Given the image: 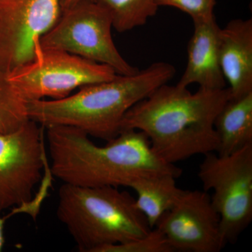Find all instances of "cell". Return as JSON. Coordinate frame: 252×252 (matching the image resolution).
<instances>
[{
  "label": "cell",
  "mask_w": 252,
  "mask_h": 252,
  "mask_svg": "<svg viewBox=\"0 0 252 252\" xmlns=\"http://www.w3.org/2000/svg\"><path fill=\"white\" fill-rule=\"evenodd\" d=\"M230 99L228 88L192 94L187 88L163 84L132 107L121 131L136 130L148 137L158 157L168 164L216 152L215 121Z\"/></svg>",
  "instance_id": "cell-1"
},
{
  "label": "cell",
  "mask_w": 252,
  "mask_h": 252,
  "mask_svg": "<svg viewBox=\"0 0 252 252\" xmlns=\"http://www.w3.org/2000/svg\"><path fill=\"white\" fill-rule=\"evenodd\" d=\"M53 175L63 183L85 187H129L145 176L182 170L158 157L143 132L123 130L102 147L76 127H45Z\"/></svg>",
  "instance_id": "cell-2"
},
{
  "label": "cell",
  "mask_w": 252,
  "mask_h": 252,
  "mask_svg": "<svg viewBox=\"0 0 252 252\" xmlns=\"http://www.w3.org/2000/svg\"><path fill=\"white\" fill-rule=\"evenodd\" d=\"M175 73L170 63H153L135 74H118L111 80L84 86L64 98L29 101L28 117L44 128L71 126L89 137L108 142L120 133L127 111L167 84Z\"/></svg>",
  "instance_id": "cell-3"
},
{
  "label": "cell",
  "mask_w": 252,
  "mask_h": 252,
  "mask_svg": "<svg viewBox=\"0 0 252 252\" xmlns=\"http://www.w3.org/2000/svg\"><path fill=\"white\" fill-rule=\"evenodd\" d=\"M56 215L81 252L142 238L152 228L135 198L118 187H85L63 183Z\"/></svg>",
  "instance_id": "cell-4"
},
{
  "label": "cell",
  "mask_w": 252,
  "mask_h": 252,
  "mask_svg": "<svg viewBox=\"0 0 252 252\" xmlns=\"http://www.w3.org/2000/svg\"><path fill=\"white\" fill-rule=\"evenodd\" d=\"M198 177L204 190L213 192L225 245L234 243L252 220V144L229 155L205 154Z\"/></svg>",
  "instance_id": "cell-5"
},
{
  "label": "cell",
  "mask_w": 252,
  "mask_h": 252,
  "mask_svg": "<svg viewBox=\"0 0 252 252\" xmlns=\"http://www.w3.org/2000/svg\"><path fill=\"white\" fill-rule=\"evenodd\" d=\"M108 13L92 0L62 9L54 26L39 39V47L59 49L106 64L119 75L138 72L116 47Z\"/></svg>",
  "instance_id": "cell-6"
},
{
  "label": "cell",
  "mask_w": 252,
  "mask_h": 252,
  "mask_svg": "<svg viewBox=\"0 0 252 252\" xmlns=\"http://www.w3.org/2000/svg\"><path fill=\"white\" fill-rule=\"evenodd\" d=\"M27 102L67 97L78 88L114 79L112 67L59 49L39 47L35 59L8 73Z\"/></svg>",
  "instance_id": "cell-7"
},
{
  "label": "cell",
  "mask_w": 252,
  "mask_h": 252,
  "mask_svg": "<svg viewBox=\"0 0 252 252\" xmlns=\"http://www.w3.org/2000/svg\"><path fill=\"white\" fill-rule=\"evenodd\" d=\"M44 128L30 119L16 130L0 132V212L32 200L45 166Z\"/></svg>",
  "instance_id": "cell-8"
},
{
  "label": "cell",
  "mask_w": 252,
  "mask_h": 252,
  "mask_svg": "<svg viewBox=\"0 0 252 252\" xmlns=\"http://www.w3.org/2000/svg\"><path fill=\"white\" fill-rule=\"evenodd\" d=\"M62 0H0V70L35 59L41 36L61 16Z\"/></svg>",
  "instance_id": "cell-9"
},
{
  "label": "cell",
  "mask_w": 252,
  "mask_h": 252,
  "mask_svg": "<svg viewBox=\"0 0 252 252\" xmlns=\"http://www.w3.org/2000/svg\"><path fill=\"white\" fill-rule=\"evenodd\" d=\"M154 228L161 232L174 252H219L225 246L220 215L205 190H185Z\"/></svg>",
  "instance_id": "cell-10"
},
{
  "label": "cell",
  "mask_w": 252,
  "mask_h": 252,
  "mask_svg": "<svg viewBox=\"0 0 252 252\" xmlns=\"http://www.w3.org/2000/svg\"><path fill=\"white\" fill-rule=\"evenodd\" d=\"M219 59L230 99L252 92V19H234L219 34Z\"/></svg>",
  "instance_id": "cell-11"
},
{
  "label": "cell",
  "mask_w": 252,
  "mask_h": 252,
  "mask_svg": "<svg viewBox=\"0 0 252 252\" xmlns=\"http://www.w3.org/2000/svg\"><path fill=\"white\" fill-rule=\"evenodd\" d=\"M194 32L187 46V64L177 85L188 88L198 84L205 89H222L225 81L219 59L220 28L216 18L194 22Z\"/></svg>",
  "instance_id": "cell-12"
},
{
  "label": "cell",
  "mask_w": 252,
  "mask_h": 252,
  "mask_svg": "<svg viewBox=\"0 0 252 252\" xmlns=\"http://www.w3.org/2000/svg\"><path fill=\"white\" fill-rule=\"evenodd\" d=\"M219 140L217 154L226 156L252 144V92L230 99L215 121Z\"/></svg>",
  "instance_id": "cell-13"
},
{
  "label": "cell",
  "mask_w": 252,
  "mask_h": 252,
  "mask_svg": "<svg viewBox=\"0 0 252 252\" xmlns=\"http://www.w3.org/2000/svg\"><path fill=\"white\" fill-rule=\"evenodd\" d=\"M177 178L170 173L145 176L129 186L137 194L136 205L152 229L160 217L175 206L185 191L177 187Z\"/></svg>",
  "instance_id": "cell-14"
},
{
  "label": "cell",
  "mask_w": 252,
  "mask_h": 252,
  "mask_svg": "<svg viewBox=\"0 0 252 252\" xmlns=\"http://www.w3.org/2000/svg\"><path fill=\"white\" fill-rule=\"evenodd\" d=\"M111 17L113 28L119 32L144 26L157 14L155 0H94Z\"/></svg>",
  "instance_id": "cell-15"
},
{
  "label": "cell",
  "mask_w": 252,
  "mask_h": 252,
  "mask_svg": "<svg viewBox=\"0 0 252 252\" xmlns=\"http://www.w3.org/2000/svg\"><path fill=\"white\" fill-rule=\"evenodd\" d=\"M27 104L8 73L0 70V132H13L30 120Z\"/></svg>",
  "instance_id": "cell-16"
},
{
  "label": "cell",
  "mask_w": 252,
  "mask_h": 252,
  "mask_svg": "<svg viewBox=\"0 0 252 252\" xmlns=\"http://www.w3.org/2000/svg\"><path fill=\"white\" fill-rule=\"evenodd\" d=\"M165 236L157 228H152L142 238L127 243L110 245L99 252H173Z\"/></svg>",
  "instance_id": "cell-17"
},
{
  "label": "cell",
  "mask_w": 252,
  "mask_h": 252,
  "mask_svg": "<svg viewBox=\"0 0 252 252\" xmlns=\"http://www.w3.org/2000/svg\"><path fill=\"white\" fill-rule=\"evenodd\" d=\"M158 6H172L189 14L193 22L207 21L215 17L217 0H155Z\"/></svg>",
  "instance_id": "cell-18"
},
{
  "label": "cell",
  "mask_w": 252,
  "mask_h": 252,
  "mask_svg": "<svg viewBox=\"0 0 252 252\" xmlns=\"http://www.w3.org/2000/svg\"><path fill=\"white\" fill-rule=\"evenodd\" d=\"M9 217H0V252L2 250L5 243V238L4 234V223L6 222V219Z\"/></svg>",
  "instance_id": "cell-19"
},
{
  "label": "cell",
  "mask_w": 252,
  "mask_h": 252,
  "mask_svg": "<svg viewBox=\"0 0 252 252\" xmlns=\"http://www.w3.org/2000/svg\"><path fill=\"white\" fill-rule=\"evenodd\" d=\"M82 1H84V0H62L61 1V9H67V8L71 7Z\"/></svg>",
  "instance_id": "cell-20"
}]
</instances>
